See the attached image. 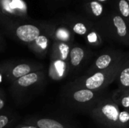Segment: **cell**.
<instances>
[{
	"instance_id": "cell-24",
	"label": "cell",
	"mask_w": 129,
	"mask_h": 128,
	"mask_svg": "<svg viewBox=\"0 0 129 128\" xmlns=\"http://www.w3.org/2000/svg\"><path fill=\"white\" fill-rule=\"evenodd\" d=\"M5 39L4 38L2 37V34L0 33V52L2 51H3L5 48Z\"/></svg>"
},
{
	"instance_id": "cell-6",
	"label": "cell",
	"mask_w": 129,
	"mask_h": 128,
	"mask_svg": "<svg viewBox=\"0 0 129 128\" xmlns=\"http://www.w3.org/2000/svg\"><path fill=\"white\" fill-rule=\"evenodd\" d=\"M2 26L9 35L27 46L42 34V28L39 23L36 25L12 20Z\"/></svg>"
},
{
	"instance_id": "cell-9",
	"label": "cell",
	"mask_w": 129,
	"mask_h": 128,
	"mask_svg": "<svg viewBox=\"0 0 129 128\" xmlns=\"http://www.w3.org/2000/svg\"><path fill=\"white\" fill-rule=\"evenodd\" d=\"M127 56H128V54L119 51H107L101 54L98 57H97V58L93 61L92 64L89 67V69L86 71L85 75H91L96 72L108 69L116 64L117 63L120 62Z\"/></svg>"
},
{
	"instance_id": "cell-18",
	"label": "cell",
	"mask_w": 129,
	"mask_h": 128,
	"mask_svg": "<svg viewBox=\"0 0 129 128\" xmlns=\"http://www.w3.org/2000/svg\"><path fill=\"white\" fill-rule=\"evenodd\" d=\"M84 38L85 42L91 47H99L103 44V36L95 26V24Z\"/></svg>"
},
{
	"instance_id": "cell-12",
	"label": "cell",
	"mask_w": 129,
	"mask_h": 128,
	"mask_svg": "<svg viewBox=\"0 0 129 128\" xmlns=\"http://www.w3.org/2000/svg\"><path fill=\"white\" fill-rule=\"evenodd\" d=\"M63 24L78 35L83 38L94 26V23L87 18L79 16H68L65 18Z\"/></svg>"
},
{
	"instance_id": "cell-22",
	"label": "cell",
	"mask_w": 129,
	"mask_h": 128,
	"mask_svg": "<svg viewBox=\"0 0 129 128\" xmlns=\"http://www.w3.org/2000/svg\"><path fill=\"white\" fill-rule=\"evenodd\" d=\"M120 128H129V111L121 110L119 116Z\"/></svg>"
},
{
	"instance_id": "cell-16",
	"label": "cell",
	"mask_w": 129,
	"mask_h": 128,
	"mask_svg": "<svg viewBox=\"0 0 129 128\" xmlns=\"http://www.w3.org/2000/svg\"><path fill=\"white\" fill-rule=\"evenodd\" d=\"M84 9L91 19L101 20L105 13L104 5L96 0H85Z\"/></svg>"
},
{
	"instance_id": "cell-15",
	"label": "cell",
	"mask_w": 129,
	"mask_h": 128,
	"mask_svg": "<svg viewBox=\"0 0 129 128\" xmlns=\"http://www.w3.org/2000/svg\"><path fill=\"white\" fill-rule=\"evenodd\" d=\"M73 44L53 41L51 47V59H59L69 61V56Z\"/></svg>"
},
{
	"instance_id": "cell-2",
	"label": "cell",
	"mask_w": 129,
	"mask_h": 128,
	"mask_svg": "<svg viewBox=\"0 0 129 128\" xmlns=\"http://www.w3.org/2000/svg\"><path fill=\"white\" fill-rule=\"evenodd\" d=\"M45 82L46 72L44 69L31 72L12 82L10 92L17 103H23L39 92Z\"/></svg>"
},
{
	"instance_id": "cell-23",
	"label": "cell",
	"mask_w": 129,
	"mask_h": 128,
	"mask_svg": "<svg viewBox=\"0 0 129 128\" xmlns=\"http://www.w3.org/2000/svg\"><path fill=\"white\" fill-rule=\"evenodd\" d=\"M5 104H6V100H5V97L3 92L2 91L0 93V112L4 109Z\"/></svg>"
},
{
	"instance_id": "cell-1",
	"label": "cell",
	"mask_w": 129,
	"mask_h": 128,
	"mask_svg": "<svg viewBox=\"0 0 129 128\" xmlns=\"http://www.w3.org/2000/svg\"><path fill=\"white\" fill-rule=\"evenodd\" d=\"M128 57V56H127L120 62L104 70L79 77L68 83L67 85L70 87L83 88L95 91H102L116 80L122 66Z\"/></svg>"
},
{
	"instance_id": "cell-19",
	"label": "cell",
	"mask_w": 129,
	"mask_h": 128,
	"mask_svg": "<svg viewBox=\"0 0 129 128\" xmlns=\"http://www.w3.org/2000/svg\"><path fill=\"white\" fill-rule=\"evenodd\" d=\"M119 88H129V57L126 60L116 78Z\"/></svg>"
},
{
	"instance_id": "cell-17",
	"label": "cell",
	"mask_w": 129,
	"mask_h": 128,
	"mask_svg": "<svg viewBox=\"0 0 129 128\" xmlns=\"http://www.w3.org/2000/svg\"><path fill=\"white\" fill-rule=\"evenodd\" d=\"M113 100L121 109L129 111V88H118L112 95Z\"/></svg>"
},
{
	"instance_id": "cell-20",
	"label": "cell",
	"mask_w": 129,
	"mask_h": 128,
	"mask_svg": "<svg viewBox=\"0 0 129 128\" xmlns=\"http://www.w3.org/2000/svg\"><path fill=\"white\" fill-rule=\"evenodd\" d=\"M115 11L126 21L129 26V2L127 0H115Z\"/></svg>"
},
{
	"instance_id": "cell-25",
	"label": "cell",
	"mask_w": 129,
	"mask_h": 128,
	"mask_svg": "<svg viewBox=\"0 0 129 128\" xmlns=\"http://www.w3.org/2000/svg\"><path fill=\"white\" fill-rule=\"evenodd\" d=\"M14 128H39L36 126L33 125H30V124H20L17 125L16 127H14Z\"/></svg>"
},
{
	"instance_id": "cell-4",
	"label": "cell",
	"mask_w": 129,
	"mask_h": 128,
	"mask_svg": "<svg viewBox=\"0 0 129 128\" xmlns=\"http://www.w3.org/2000/svg\"><path fill=\"white\" fill-rule=\"evenodd\" d=\"M120 108L112 98L103 97L91 106L88 112L98 124L104 128H120Z\"/></svg>"
},
{
	"instance_id": "cell-3",
	"label": "cell",
	"mask_w": 129,
	"mask_h": 128,
	"mask_svg": "<svg viewBox=\"0 0 129 128\" xmlns=\"http://www.w3.org/2000/svg\"><path fill=\"white\" fill-rule=\"evenodd\" d=\"M94 24L102 36L129 45L128 24L116 11L109 12Z\"/></svg>"
},
{
	"instance_id": "cell-13",
	"label": "cell",
	"mask_w": 129,
	"mask_h": 128,
	"mask_svg": "<svg viewBox=\"0 0 129 128\" xmlns=\"http://www.w3.org/2000/svg\"><path fill=\"white\" fill-rule=\"evenodd\" d=\"M70 72L69 61H63L59 59H51L48 72L51 79L54 81L62 80Z\"/></svg>"
},
{
	"instance_id": "cell-27",
	"label": "cell",
	"mask_w": 129,
	"mask_h": 128,
	"mask_svg": "<svg viewBox=\"0 0 129 128\" xmlns=\"http://www.w3.org/2000/svg\"><path fill=\"white\" fill-rule=\"evenodd\" d=\"M2 90H0V93H1V92H2Z\"/></svg>"
},
{
	"instance_id": "cell-28",
	"label": "cell",
	"mask_w": 129,
	"mask_h": 128,
	"mask_svg": "<svg viewBox=\"0 0 129 128\" xmlns=\"http://www.w3.org/2000/svg\"><path fill=\"white\" fill-rule=\"evenodd\" d=\"M127 1H128V2H129V0H127Z\"/></svg>"
},
{
	"instance_id": "cell-10",
	"label": "cell",
	"mask_w": 129,
	"mask_h": 128,
	"mask_svg": "<svg viewBox=\"0 0 129 128\" xmlns=\"http://www.w3.org/2000/svg\"><path fill=\"white\" fill-rule=\"evenodd\" d=\"M39 128H77L70 123L57 118L45 116H31L23 120V123Z\"/></svg>"
},
{
	"instance_id": "cell-7",
	"label": "cell",
	"mask_w": 129,
	"mask_h": 128,
	"mask_svg": "<svg viewBox=\"0 0 129 128\" xmlns=\"http://www.w3.org/2000/svg\"><path fill=\"white\" fill-rule=\"evenodd\" d=\"M43 69L42 64L33 61L5 62L0 64V74L11 83L27 74Z\"/></svg>"
},
{
	"instance_id": "cell-8",
	"label": "cell",
	"mask_w": 129,
	"mask_h": 128,
	"mask_svg": "<svg viewBox=\"0 0 129 128\" xmlns=\"http://www.w3.org/2000/svg\"><path fill=\"white\" fill-rule=\"evenodd\" d=\"M42 32L53 41L74 43L75 34L64 24H57L51 22L39 23Z\"/></svg>"
},
{
	"instance_id": "cell-11",
	"label": "cell",
	"mask_w": 129,
	"mask_h": 128,
	"mask_svg": "<svg viewBox=\"0 0 129 128\" xmlns=\"http://www.w3.org/2000/svg\"><path fill=\"white\" fill-rule=\"evenodd\" d=\"M91 54L92 52L90 50L79 44L73 43L72 45L69 56V65L70 72H73L79 69L88 60V58L91 56Z\"/></svg>"
},
{
	"instance_id": "cell-14",
	"label": "cell",
	"mask_w": 129,
	"mask_h": 128,
	"mask_svg": "<svg viewBox=\"0 0 129 128\" xmlns=\"http://www.w3.org/2000/svg\"><path fill=\"white\" fill-rule=\"evenodd\" d=\"M51 46V39L42 32L33 42L28 45L29 49L36 55L44 57L47 54Z\"/></svg>"
},
{
	"instance_id": "cell-21",
	"label": "cell",
	"mask_w": 129,
	"mask_h": 128,
	"mask_svg": "<svg viewBox=\"0 0 129 128\" xmlns=\"http://www.w3.org/2000/svg\"><path fill=\"white\" fill-rule=\"evenodd\" d=\"M17 121V115L4 113L0 114V128H11Z\"/></svg>"
},
{
	"instance_id": "cell-5",
	"label": "cell",
	"mask_w": 129,
	"mask_h": 128,
	"mask_svg": "<svg viewBox=\"0 0 129 128\" xmlns=\"http://www.w3.org/2000/svg\"><path fill=\"white\" fill-rule=\"evenodd\" d=\"M103 97V91H95L83 88L67 85L62 92L61 98L63 103L68 106L88 111Z\"/></svg>"
},
{
	"instance_id": "cell-26",
	"label": "cell",
	"mask_w": 129,
	"mask_h": 128,
	"mask_svg": "<svg viewBox=\"0 0 129 128\" xmlns=\"http://www.w3.org/2000/svg\"><path fill=\"white\" fill-rule=\"evenodd\" d=\"M96 1H98V2H101V3H105V2H108L109 0H96Z\"/></svg>"
}]
</instances>
